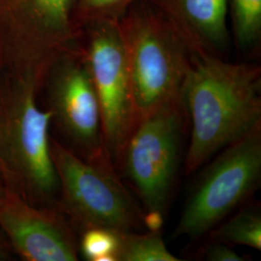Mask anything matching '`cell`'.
I'll list each match as a JSON object with an SVG mask.
<instances>
[{
  "label": "cell",
  "instance_id": "obj_1",
  "mask_svg": "<svg viewBox=\"0 0 261 261\" xmlns=\"http://www.w3.org/2000/svg\"><path fill=\"white\" fill-rule=\"evenodd\" d=\"M191 120L184 162L188 175L261 126V69L194 53L183 91Z\"/></svg>",
  "mask_w": 261,
  "mask_h": 261
},
{
  "label": "cell",
  "instance_id": "obj_2",
  "mask_svg": "<svg viewBox=\"0 0 261 261\" xmlns=\"http://www.w3.org/2000/svg\"><path fill=\"white\" fill-rule=\"evenodd\" d=\"M118 22L138 124L159 108L182 98L194 51L148 0L133 5Z\"/></svg>",
  "mask_w": 261,
  "mask_h": 261
},
{
  "label": "cell",
  "instance_id": "obj_3",
  "mask_svg": "<svg viewBox=\"0 0 261 261\" xmlns=\"http://www.w3.org/2000/svg\"><path fill=\"white\" fill-rule=\"evenodd\" d=\"M76 1L0 0V81L40 86L81 35Z\"/></svg>",
  "mask_w": 261,
  "mask_h": 261
},
{
  "label": "cell",
  "instance_id": "obj_4",
  "mask_svg": "<svg viewBox=\"0 0 261 261\" xmlns=\"http://www.w3.org/2000/svg\"><path fill=\"white\" fill-rule=\"evenodd\" d=\"M183 98L142 118L122 149L115 168L140 199L144 224L160 230L177 179L186 129Z\"/></svg>",
  "mask_w": 261,
  "mask_h": 261
},
{
  "label": "cell",
  "instance_id": "obj_5",
  "mask_svg": "<svg viewBox=\"0 0 261 261\" xmlns=\"http://www.w3.org/2000/svg\"><path fill=\"white\" fill-rule=\"evenodd\" d=\"M59 183V207L83 230L95 227L136 231L144 213L122 182L108 155L84 159L50 140Z\"/></svg>",
  "mask_w": 261,
  "mask_h": 261
},
{
  "label": "cell",
  "instance_id": "obj_6",
  "mask_svg": "<svg viewBox=\"0 0 261 261\" xmlns=\"http://www.w3.org/2000/svg\"><path fill=\"white\" fill-rule=\"evenodd\" d=\"M38 88L0 82V162L4 175L29 195L47 201L59 193L50 155V111L36 103Z\"/></svg>",
  "mask_w": 261,
  "mask_h": 261
},
{
  "label": "cell",
  "instance_id": "obj_7",
  "mask_svg": "<svg viewBox=\"0 0 261 261\" xmlns=\"http://www.w3.org/2000/svg\"><path fill=\"white\" fill-rule=\"evenodd\" d=\"M261 180V126L220 151L198 178L183 207L174 237L208 234L250 200Z\"/></svg>",
  "mask_w": 261,
  "mask_h": 261
},
{
  "label": "cell",
  "instance_id": "obj_8",
  "mask_svg": "<svg viewBox=\"0 0 261 261\" xmlns=\"http://www.w3.org/2000/svg\"><path fill=\"white\" fill-rule=\"evenodd\" d=\"M87 27L85 53L100 105L103 147L115 166L137 125L127 50L118 20Z\"/></svg>",
  "mask_w": 261,
  "mask_h": 261
},
{
  "label": "cell",
  "instance_id": "obj_9",
  "mask_svg": "<svg viewBox=\"0 0 261 261\" xmlns=\"http://www.w3.org/2000/svg\"><path fill=\"white\" fill-rule=\"evenodd\" d=\"M46 79L48 111L66 139L84 159L108 155L100 105L85 49L75 47L60 55L49 67Z\"/></svg>",
  "mask_w": 261,
  "mask_h": 261
},
{
  "label": "cell",
  "instance_id": "obj_10",
  "mask_svg": "<svg viewBox=\"0 0 261 261\" xmlns=\"http://www.w3.org/2000/svg\"><path fill=\"white\" fill-rule=\"evenodd\" d=\"M0 229L24 260L79 259L75 234L61 213L31 205L17 192L0 195Z\"/></svg>",
  "mask_w": 261,
  "mask_h": 261
},
{
  "label": "cell",
  "instance_id": "obj_11",
  "mask_svg": "<svg viewBox=\"0 0 261 261\" xmlns=\"http://www.w3.org/2000/svg\"><path fill=\"white\" fill-rule=\"evenodd\" d=\"M194 53L219 56L229 47L228 0H148Z\"/></svg>",
  "mask_w": 261,
  "mask_h": 261
},
{
  "label": "cell",
  "instance_id": "obj_12",
  "mask_svg": "<svg viewBox=\"0 0 261 261\" xmlns=\"http://www.w3.org/2000/svg\"><path fill=\"white\" fill-rule=\"evenodd\" d=\"M210 232V240L228 246H246L261 250L260 204L247 201L235 214Z\"/></svg>",
  "mask_w": 261,
  "mask_h": 261
},
{
  "label": "cell",
  "instance_id": "obj_13",
  "mask_svg": "<svg viewBox=\"0 0 261 261\" xmlns=\"http://www.w3.org/2000/svg\"><path fill=\"white\" fill-rule=\"evenodd\" d=\"M169 250L160 230L147 233L119 231L117 261H179Z\"/></svg>",
  "mask_w": 261,
  "mask_h": 261
},
{
  "label": "cell",
  "instance_id": "obj_14",
  "mask_svg": "<svg viewBox=\"0 0 261 261\" xmlns=\"http://www.w3.org/2000/svg\"><path fill=\"white\" fill-rule=\"evenodd\" d=\"M234 38L238 48L250 51L261 36V0H228Z\"/></svg>",
  "mask_w": 261,
  "mask_h": 261
},
{
  "label": "cell",
  "instance_id": "obj_15",
  "mask_svg": "<svg viewBox=\"0 0 261 261\" xmlns=\"http://www.w3.org/2000/svg\"><path fill=\"white\" fill-rule=\"evenodd\" d=\"M143 0H77L75 27L80 30L98 20H119L136 3Z\"/></svg>",
  "mask_w": 261,
  "mask_h": 261
},
{
  "label": "cell",
  "instance_id": "obj_16",
  "mask_svg": "<svg viewBox=\"0 0 261 261\" xmlns=\"http://www.w3.org/2000/svg\"><path fill=\"white\" fill-rule=\"evenodd\" d=\"M119 231L95 227L84 230L79 249L86 260L117 261Z\"/></svg>",
  "mask_w": 261,
  "mask_h": 261
},
{
  "label": "cell",
  "instance_id": "obj_17",
  "mask_svg": "<svg viewBox=\"0 0 261 261\" xmlns=\"http://www.w3.org/2000/svg\"><path fill=\"white\" fill-rule=\"evenodd\" d=\"M204 256L209 261H243L242 255L234 251L231 246L211 241L204 249Z\"/></svg>",
  "mask_w": 261,
  "mask_h": 261
},
{
  "label": "cell",
  "instance_id": "obj_18",
  "mask_svg": "<svg viewBox=\"0 0 261 261\" xmlns=\"http://www.w3.org/2000/svg\"><path fill=\"white\" fill-rule=\"evenodd\" d=\"M7 258H9V247L0 236V260H5Z\"/></svg>",
  "mask_w": 261,
  "mask_h": 261
},
{
  "label": "cell",
  "instance_id": "obj_19",
  "mask_svg": "<svg viewBox=\"0 0 261 261\" xmlns=\"http://www.w3.org/2000/svg\"><path fill=\"white\" fill-rule=\"evenodd\" d=\"M4 175V172H3V168H2V165H1V162H0V176Z\"/></svg>",
  "mask_w": 261,
  "mask_h": 261
},
{
  "label": "cell",
  "instance_id": "obj_20",
  "mask_svg": "<svg viewBox=\"0 0 261 261\" xmlns=\"http://www.w3.org/2000/svg\"><path fill=\"white\" fill-rule=\"evenodd\" d=\"M2 191H3V190H1V189H0V195H1V193H2Z\"/></svg>",
  "mask_w": 261,
  "mask_h": 261
}]
</instances>
